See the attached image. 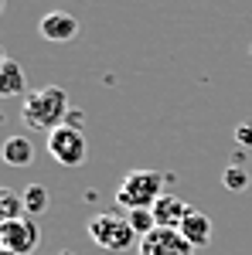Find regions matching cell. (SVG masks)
I'll list each match as a JSON object with an SVG mask.
<instances>
[{
	"label": "cell",
	"mask_w": 252,
	"mask_h": 255,
	"mask_svg": "<svg viewBox=\"0 0 252 255\" xmlns=\"http://www.w3.org/2000/svg\"><path fill=\"white\" fill-rule=\"evenodd\" d=\"M72 116V106H68V92L58 85H44L24 96L20 106V119L27 129H41V133H55L58 126H65Z\"/></svg>",
	"instance_id": "1"
},
{
	"label": "cell",
	"mask_w": 252,
	"mask_h": 255,
	"mask_svg": "<svg viewBox=\"0 0 252 255\" xmlns=\"http://www.w3.org/2000/svg\"><path fill=\"white\" fill-rule=\"evenodd\" d=\"M85 232L92 238V245L106 249V252H126L136 242V232L130 228V218L119 215V208L116 211H99V215H92L89 225H85Z\"/></svg>",
	"instance_id": "2"
},
{
	"label": "cell",
	"mask_w": 252,
	"mask_h": 255,
	"mask_svg": "<svg viewBox=\"0 0 252 255\" xmlns=\"http://www.w3.org/2000/svg\"><path fill=\"white\" fill-rule=\"evenodd\" d=\"M164 194V177L157 170H130L123 177L116 191V208L119 211H140V208H154Z\"/></svg>",
	"instance_id": "3"
},
{
	"label": "cell",
	"mask_w": 252,
	"mask_h": 255,
	"mask_svg": "<svg viewBox=\"0 0 252 255\" xmlns=\"http://www.w3.org/2000/svg\"><path fill=\"white\" fill-rule=\"evenodd\" d=\"M48 153L58 160L61 167H82L85 157H89V143H85V133L82 126H58L55 133H48Z\"/></svg>",
	"instance_id": "4"
},
{
	"label": "cell",
	"mask_w": 252,
	"mask_h": 255,
	"mask_svg": "<svg viewBox=\"0 0 252 255\" xmlns=\"http://www.w3.org/2000/svg\"><path fill=\"white\" fill-rule=\"evenodd\" d=\"M41 242V228L34 218H17V221H7V225H0V249H7V252L14 255H31L38 249Z\"/></svg>",
	"instance_id": "5"
},
{
	"label": "cell",
	"mask_w": 252,
	"mask_h": 255,
	"mask_svg": "<svg viewBox=\"0 0 252 255\" xmlns=\"http://www.w3.org/2000/svg\"><path fill=\"white\" fill-rule=\"evenodd\" d=\"M140 255H194V245L177 228H157L147 238H140Z\"/></svg>",
	"instance_id": "6"
},
{
	"label": "cell",
	"mask_w": 252,
	"mask_h": 255,
	"mask_svg": "<svg viewBox=\"0 0 252 255\" xmlns=\"http://www.w3.org/2000/svg\"><path fill=\"white\" fill-rule=\"evenodd\" d=\"M38 34L44 41H51V44H68V41H75V34H78V20H75V14H68V10H48V14L38 20Z\"/></svg>",
	"instance_id": "7"
},
{
	"label": "cell",
	"mask_w": 252,
	"mask_h": 255,
	"mask_svg": "<svg viewBox=\"0 0 252 255\" xmlns=\"http://www.w3.org/2000/svg\"><path fill=\"white\" fill-rule=\"evenodd\" d=\"M150 211L157 218V228H181V221L191 215V204L177 194H160V201H157Z\"/></svg>",
	"instance_id": "8"
},
{
	"label": "cell",
	"mask_w": 252,
	"mask_h": 255,
	"mask_svg": "<svg viewBox=\"0 0 252 255\" xmlns=\"http://www.w3.org/2000/svg\"><path fill=\"white\" fill-rule=\"evenodd\" d=\"M0 160L7 167H31L34 163V143L27 136H20V133H14V136H7L0 143Z\"/></svg>",
	"instance_id": "9"
},
{
	"label": "cell",
	"mask_w": 252,
	"mask_h": 255,
	"mask_svg": "<svg viewBox=\"0 0 252 255\" xmlns=\"http://www.w3.org/2000/svg\"><path fill=\"white\" fill-rule=\"evenodd\" d=\"M14 96H27V75H24L20 61L7 58L0 65V99H14Z\"/></svg>",
	"instance_id": "10"
},
{
	"label": "cell",
	"mask_w": 252,
	"mask_h": 255,
	"mask_svg": "<svg viewBox=\"0 0 252 255\" xmlns=\"http://www.w3.org/2000/svg\"><path fill=\"white\" fill-rule=\"evenodd\" d=\"M177 232L188 238L194 249H201V245H208V242H212V218L205 215V211H198V208H191V215L181 221V228H177Z\"/></svg>",
	"instance_id": "11"
},
{
	"label": "cell",
	"mask_w": 252,
	"mask_h": 255,
	"mask_svg": "<svg viewBox=\"0 0 252 255\" xmlns=\"http://www.w3.org/2000/svg\"><path fill=\"white\" fill-rule=\"evenodd\" d=\"M24 218V194H17L14 187H0V225Z\"/></svg>",
	"instance_id": "12"
},
{
	"label": "cell",
	"mask_w": 252,
	"mask_h": 255,
	"mask_svg": "<svg viewBox=\"0 0 252 255\" xmlns=\"http://www.w3.org/2000/svg\"><path fill=\"white\" fill-rule=\"evenodd\" d=\"M48 204H51L48 187H41V184H27V187H24V215H27V218L44 215V211H48Z\"/></svg>",
	"instance_id": "13"
},
{
	"label": "cell",
	"mask_w": 252,
	"mask_h": 255,
	"mask_svg": "<svg viewBox=\"0 0 252 255\" xmlns=\"http://www.w3.org/2000/svg\"><path fill=\"white\" fill-rule=\"evenodd\" d=\"M126 218H130V228L136 232V238H147L150 232H157V218L150 208H140V211H126Z\"/></svg>",
	"instance_id": "14"
},
{
	"label": "cell",
	"mask_w": 252,
	"mask_h": 255,
	"mask_svg": "<svg viewBox=\"0 0 252 255\" xmlns=\"http://www.w3.org/2000/svg\"><path fill=\"white\" fill-rule=\"evenodd\" d=\"M222 180H225L229 191H246V187H249V174H246L242 167H229V170L222 174Z\"/></svg>",
	"instance_id": "15"
},
{
	"label": "cell",
	"mask_w": 252,
	"mask_h": 255,
	"mask_svg": "<svg viewBox=\"0 0 252 255\" xmlns=\"http://www.w3.org/2000/svg\"><path fill=\"white\" fill-rule=\"evenodd\" d=\"M235 139H242L246 146H252V126H239L235 129Z\"/></svg>",
	"instance_id": "16"
},
{
	"label": "cell",
	"mask_w": 252,
	"mask_h": 255,
	"mask_svg": "<svg viewBox=\"0 0 252 255\" xmlns=\"http://www.w3.org/2000/svg\"><path fill=\"white\" fill-rule=\"evenodd\" d=\"M3 7H7V0H0V17H3Z\"/></svg>",
	"instance_id": "17"
},
{
	"label": "cell",
	"mask_w": 252,
	"mask_h": 255,
	"mask_svg": "<svg viewBox=\"0 0 252 255\" xmlns=\"http://www.w3.org/2000/svg\"><path fill=\"white\" fill-rule=\"evenodd\" d=\"M3 61H7V55H3V48H0V65H3Z\"/></svg>",
	"instance_id": "18"
},
{
	"label": "cell",
	"mask_w": 252,
	"mask_h": 255,
	"mask_svg": "<svg viewBox=\"0 0 252 255\" xmlns=\"http://www.w3.org/2000/svg\"><path fill=\"white\" fill-rule=\"evenodd\" d=\"M0 255H14V252H7V249H0Z\"/></svg>",
	"instance_id": "19"
}]
</instances>
